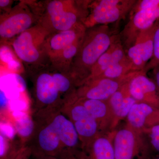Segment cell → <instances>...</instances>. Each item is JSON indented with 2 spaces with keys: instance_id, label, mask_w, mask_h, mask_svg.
Segmentation results:
<instances>
[{
  "instance_id": "6da1fadb",
  "label": "cell",
  "mask_w": 159,
  "mask_h": 159,
  "mask_svg": "<svg viewBox=\"0 0 159 159\" xmlns=\"http://www.w3.org/2000/svg\"><path fill=\"white\" fill-rule=\"evenodd\" d=\"M117 34L108 25H98L87 29L79 51L67 74L77 88L89 77L92 68L108 50Z\"/></svg>"
},
{
  "instance_id": "7a4b0ae2",
  "label": "cell",
  "mask_w": 159,
  "mask_h": 159,
  "mask_svg": "<svg viewBox=\"0 0 159 159\" xmlns=\"http://www.w3.org/2000/svg\"><path fill=\"white\" fill-rule=\"evenodd\" d=\"M91 1L53 0L46 3L38 23L51 34L69 30L83 22L89 13Z\"/></svg>"
},
{
  "instance_id": "3957f363",
  "label": "cell",
  "mask_w": 159,
  "mask_h": 159,
  "mask_svg": "<svg viewBox=\"0 0 159 159\" xmlns=\"http://www.w3.org/2000/svg\"><path fill=\"white\" fill-rule=\"evenodd\" d=\"M50 34L48 29L37 23L13 39L12 48L26 65L39 66L44 59L49 60L45 44Z\"/></svg>"
},
{
  "instance_id": "277c9868",
  "label": "cell",
  "mask_w": 159,
  "mask_h": 159,
  "mask_svg": "<svg viewBox=\"0 0 159 159\" xmlns=\"http://www.w3.org/2000/svg\"><path fill=\"white\" fill-rule=\"evenodd\" d=\"M129 16L128 22L119 34L125 53L140 33L153 26L159 19V0H137Z\"/></svg>"
},
{
  "instance_id": "5b68a950",
  "label": "cell",
  "mask_w": 159,
  "mask_h": 159,
  "mask_svg": "<svg viewBox=\"0 0 159 159\" xmlns=\"http://www.w3.org/2000/svg\"><path fill=\"white\" fill-rule=\"evenodd\" d=\"M137 0H99L91 1L89 13L84 21L86 29L108 25L129 15Z\"/></svg>"
},
{
  "instance_id": "8992f818",
  "label": "cell",
  "mask_w": 159,
  "mask_h": 159,
  "mask_svg": "<svg viewBox=\"0 0 159 159\" xmlns=\"http://www.w3.org/2000/svg\"><path fill=\"white\" fill-rule=\"evenodd\" d=\"M113 144L115 159H150L151 151L145 137L126 124L114 131Z\"/></svg>"
},
{
  "instance_id": "52a82bcc",
  "label": "cell",
  "mask_w": 159,
  "mask_h": 159,
  "mask_svg": "<svg viewBox=\"0 0 159 159\" xmlns=\"http://www.w3.org/2000/svg\"><path fill=\"white\" fill-rule=\"evenodd\" d=\"M69 97L66 111L79 135L83 149L101 133L96 119L78 100L75 93Z\"/></svg>"
},
{
  "instance_id": "ba28073f",
  "label": "cell",
  "mask_w": 159,
  "mask_h": 159,
  "mask_svg": "<svg viewBox=\"0 0 159 159\" xmlns=\"http://www.w3.org/2000/svg\"><path fill=\"white\" fill-rule=\"evenodd\" d=\"M40 17L35 15L29 6L20 2L1 16L0 20V37L2 40L14 39L21 33L34 26L39 22Z\"/></svg>"
},
{
  "instance_id": "9c48e42d",
  "label": "cell",
  "mask_w": 159,
  "mask_h": 159,
  "mask_svg": "<svg viewBox=\"0 0 159 159\" xmlns=\"http://www.w3.org/2000/svg\"><path fill=\"white\" fill-rule=\"evenodd\" d=\"M137 72L119 79L96 78L88 80L76 89L75 96L77 98L107 101L128 82Z\"/></svg>"
},
{
  "instance_id": "30bf717a",
  "label": "cell",
  "mask_w": 159,
  "mask_h": 159,
  "mask_svg": "<svg viewBox=\"0 0 159 159\" xmlns=\"http://www.w3.org/2000/svg\"><path fill=\"white\" fill-rule=\"evenodd\" d=\"M154 24L140 33L135 42L126 52L135 72L144 71L153 54Z\"/></svg>"
},
{
  "instance_id": "8fae6325",
  "label": "cell",
  "mask_w": 159,
  "mask_h": 159,
  "mask_svg": "<svg viewBox=\"0 0 159 159\" xmlns=\"http://www.w3.org/2000/svg\"><path fill=\"white\" fill-rule=\"evenodd\" d=\"M129 93L137 102L159 109V90L152 79L144 71L136 73L128 82Z\"/></svg>"
},
{
  "instance_id": "7c38bea8",
  "label": "cell",
  "mask_w": 159,
  "mask_h": 159,
  "mask_svg": "<svg viewBox=\"0 0 159 159\" xmlns=\"http://www.w3.org/2000/svg\"><path fill=\"white\" fill-rule=\"evenodd\" d=\"M50 120L57 129L64 150L78 156L82 145L73 122L60 113L55 114Z\"/></svg>"
},
{
  "instance_id": "4fadbf2b",
  "label": "cell",
  "mask_w": 159,
  "mask_h": 159,
  "mask_svg": "<svg viewBox=\"0 0 159 159\" xmlns=\"http://www.w3.org/2000/svg\"><path fill=\"white\" fill-rule=\"evenodd\" d=\"M126 125L140 133L159 124V109L151 106L137 102L126 117Z\"/></svg>"
},
{
  "instance_id": "5bb4252c",
  "label": "cell",
  "mask_w": 159,
  "mask_h": 159,
  "mask_svg": "<svg viewBox=\"0 0 159 159\" xmlns=\"http://www.w3.org/2000/svg\"><path fill=\"white\" fill-rule=\"evenodd\" d=\"M37 141V148L32 151L35 157L55 156L64 151L57 129L50 119L39 131Z\"/></svg>"
},
{
  "instance_id": "9a60e30c",
  "label": "cell",
  "mask_w": 159,
  "mask_h": 159,
  "mask_svg": "<svg viewBox=\"0 0 159 159\" xmlns=\"http://www.w3.org/2000/svg\"><path fill=\"white\" fill-rule=\"evenodd\" d=\"M77 99L96 119L101 134H109L115 130L118 124L107 100Z\"/></svg>"
},
{
  "instance_id": "2e32d148",
  "label": "cell",
  "mask_w": 159,
  "mask_h": 159,
  "mask_svg": "<svg viewBox=\"0 0 159 159\" xmlns=\"http://www.w3.org/2000/svg\"><path fill=\"white\" fill-rule=\"evenodd\" d=\"M86 29L84 24L80 22L69 30L50 34L45 44L49 60L51 57L83 37Z\"/></svg>"
},
{
  "instance_id": "e0dca14e",
  "label": "cell",
  "mask_w": 159,
  "mask_h": 159,
  "mask_svg": "<svg viewBox=\"0 0 159 159\" xmlns=\"http://www.w3.org/2000/svg\"><path fill=\"white\" fill-rule=\"evenodd\" d=\"M113 132L99 134L89 145L82 149L78 159H115Z\"/></svg>"
},
{
  "instance_id": "ac0fdd59",
  "label": "cell",
  "mask_w": 159,
  "mask_h": 159,
  "mask_svg": "<svg viewBox=\"0 0 159 159\" xmlns=\"http://www.w3.org/2000/svg\"><path fill=\"white\" fill-rule=\"evenodd\" d=\"M126 57L119 34H117L108 50L99 57L92 68L90 75L86 80L99 77L109 67Z\"/></svg>"
},
{
  "instance_id": "d6986e66",
  "label": "cell",
  "mask_w": 159,
  "mask_h": 159,
  "mask_svg": "<svg viewBox=\"0 0 159 159\" xmlns=\"http://www.w3.org/2000/svg\"><path fill=\"white\" fill-rule=\"evenodd\" d=\"M35 94L43 106L51 107L58 101L60 93L51 73L43 72L39 74L35 81Z\"/></svg>"
},
{
  "instance_id": "ffe728a7",
  "label": "cell",
  "mask_w": 159,
  "mask_h": 159,
  "mask_svg": "<svg viewBox=\"0 0 159 159\" xmlns=\"http://www.w3.org/2000/svg\"><path fill=\"white\" fill-rule=\"evenodd\" d=\"M128 82L121 87L107 100L117 124L120 120L127 117L131 109L137 102L129 93Z\"/></svg>"
},
{
  "instance_id": "44dd1931",
  "label": "cell",
  "mask_w": 159,
  "mask_h": 159,
  "mask_svg": "<svg viewBox=\"0 0 159 159\" xmlns=\"http://www.w3.org/2000/svg\"><path fill=\"white\" fill-rule=\"evenodd\" d=\"M12 116L15 128L19 136L23 140L31 136L34 132V123L27 112H12Z\"/></svg>"
},
{
  "instance_id": "7402d4cb",
  "label": "cell",
  "mask_w": 159,
  "mask_h": 159,
  "mask_svg": "<svg viewBox=\"0 0 159 159\" xmlns=\"http://www.w3.org/2000/svg\"><path fill=\"white\" fill-rule=\"evenodd\" d=\"M134 72H136L134 70L132 65L126 56L121 61L109 67L97 78L119 79Z\"/></svg>"
},
{
  "instance_id": "603a6c76",
  "label": "cell",
  "mask_w": 159,
  "mask_h": 159,
  "mask_svg": "<svg viewBox=\"0 0 159 159\" xmlns=\"http://www.w3.org/2000/svg\"><path fill=\"white\" fill-rule=\"evenodd\" d=\"M153 45V56L143 71L147 74L154 68L159 66V19L154 24Z\"/></svg>"
},
{
  "instance_id": "cb8c5ba5",
  "label": "cell",
  "mask_w": 159,
  "mask_h": 159,
  "mask_svg": "<svg viewBox=\"0 0 159 159\" xmlns=\"http://www.w3.org/2000/svg\"><path fill=\"white\" fill-rule=\"evenodd\" d=\"M142 134L145 137L151 152L153 151L159 154V124L151 127Z\"/></svg>"
},
{
  "instance_id": "d4e9b609",
  "label": "cell",
  "mask_w": 159,
  "mask_h": 159,
  "mask_svg": "<svg viewBox=\"0 0 159 159\" xmlns=\"http://www.w3.org/2000/svg\"><path fill=\"white\" fill-rule=\"evenodd\" d=\"M1 132L2 134L9 139H12L14 137L15 132H16L14 126L11 125L9 123H1Z\"/></svg>"
},
{
  "instance_id": "484cf974",
  "label": "cell",
  "mask_w": 159,
  "mask_h": 159,
  "mask_svg": "<svg viewBox=\"0 0 159 159\" xmlns=\"http://www.w3.org/2000/svg\"><path fill=\"white\" fill-rule=\"evenodd\" d=\"M36 159H78L75 155L70 152L64 151L58 155L55 156H41L36 157Z\"/></svg>"
},
{
  "instance_id": "4316f807",
  "label": "cell",
  "mask_w": 159,
  "mask_h": 159,
  "mask_svg": "<svg viewBox=\"0 0 159 159\" xmlns=\"http://www.w3.org/2000/svg\"><path fill=\"white\" fill-rule=\"evenodd\" d=\"M10 147L8 145L7 138L2 134L0 135V158L3 157L8 152Z\"/></svg>"
},
{
  "instance_id": "83f0119b",
  "label": "cell",
  "mask_w": 159,
  "mask_h": 159,
  "mask_svg": "<svg viewBox=\"0 0 159 159\" xmlns=\"http://www.w3.org/2000/svg\"><path fill=\"white\" fill-rule=\"evenodd\" d=\"M32 154V150L30 147H23L15 159H29Z\"/></svg>"
},
{
  "instance_id": "f1b7e54d",
  "label": "cell",
  "mask_w": 159,
  "mask_h": 159,
  "mask_svg": "<svg viewBox=\"0 0 159 159\" xmlns=\"http://www.w3.org/2000/svg\"><path fill=\"white\" fill-rule=\"evenodd\" d=\"M147 75L153 80L159 90V66L154 68L148 72Z\"/></svg>"
},
{
  "instance_id": "f546056e",
  "label": "cell",
  "mask_w": 159,
  "mask_h": 159,
  "mask_svg": "<svg viewBox=\"0 0 159 159\" xmlns=\"http://www.w3.org/2000/svg\"><path fill=\"white\" fill-rule=\"evenodd\" d=\"M12 1L9 0H1L0 1V7L1 9H5L11 5Z\"/></svg>"
},
{
  "instance_id": "4dcf8cb0",
  "label": "cell",
  "mask_w": 159,
  "mask_h": 159,
  "mask_svg": "<svg viewBox=\"0 0 159 159\" xmlns=\"http://www.w3.org/2000/svg\"><path fill=\"white\" fill-rule=\"evenodd\" d=\"M159 159V155L157 157H155L154 159Z\"/></svg>"
}]
</instances>
